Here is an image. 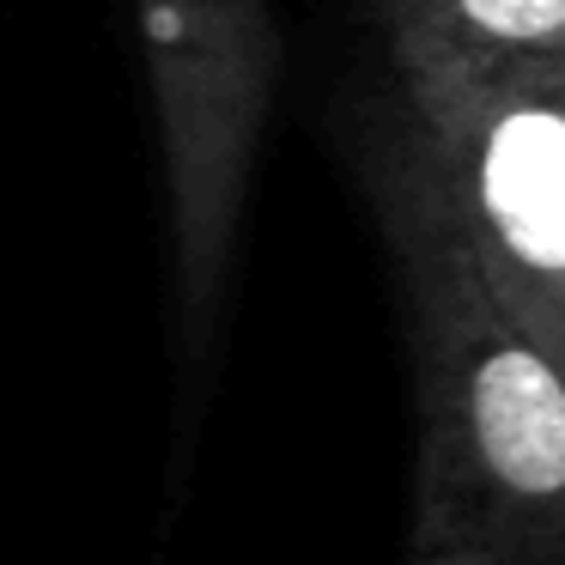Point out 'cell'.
<instances>
[{"instance_id":"277c9868","label":"cell","mask_w":565,"mask_h":565,"mask_svg":"<svg viewBox=\"0 0 565 565\" xmlns=\"http://www.w3.org/2000/svg\"><path fill=\"white\" fill-rule=\"evenodd\" d=\"M390 62L565 67V0H377Z\"/></svg>"},{"instance_id":"5b68a950","label":"cell","mask_w":565,"mask_h":565,"mask_svg":"<svg viewBox=\"0 0 565 565\" xmlns=\"http://www.w3.org/2000/svg\"><path fill=\"white\" fill-rule=\"evenodd\" d=\"M402 565H523L487 523L438 492H414V523H407Z\"/></svg>"},{"instance_id":"6da1fadb","label":"cell","mask_w":565,"mask_h":565,"mask_svg":"<svg viewBox=\"0 0 565 565\" xmlns=\"http://www.w3.org/2000/svg\"><path fill=\"white\" fill-rule=\"evenodd\" d=\"M414 353V492L462 504L523 565H565V347L438 225L377 195Z\"/></svg>"},{"instance_id":"7a4b0ae2","label":"cell","mask_w":565,"mask_h":565,"mask_svg":"<svg viewBox=\"0 0 565 565\" xmlns=\"http://www.w3.org/2000/svg\"><path fill=\"white\" fill-rule=\"evenodd\" d=\"M371 195L419 207L565 347V67L390 62Z\"/></svg>"},{"instance_id":"3957f363","label":"cell","mask_w":565,"mask_h":565,"mask_svg":"<svg viewBox=\"0 0 565 565\" xmlns=\"http://www.w3.org/2000/svg\"><path fill=\"white\" fill-rule=\"evenodd\" d=\"M189 359H207L286 43L268 0H135Z\"/></svg>"}]
</instances>
